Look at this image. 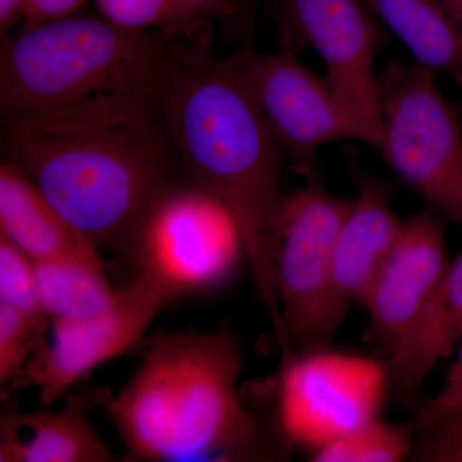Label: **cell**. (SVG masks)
Segmentation results:
<instances>
[{"label": "cell", "instance_id": "cell-15", "mask_svg": "<svg viewBox=\"0 0 462 462\" xmlns=\"http://www.w3.org/2000/svg\"><path fill=\"white\" fill-rule=\"evenodd\" d=\"M120 461L94 430L83 398L58 410H5L0 419V462Z\"/></svg>", "mask_w": 462, "mask_h": 462}, {"label": "cell", "instance_id": "cell-21", "mask_svg": "<svg viewBox=\"0 0 462 462\" xmlns=\"http://www.w3.org/2000/svg\"><path fill=\"white\" fill-rule=\"evenodd\" d=\"M0 303L23 312L45 330L48 316L39 300L33 261L3 234H0Z\"/></svg>", "mask_w": 462, "mask_h": 462}, {"label": "cell", "instance_id": "cell-24", "mask_svg": "<svg viewBox=\"0 0 462 462\" xmlns=\"http://www.w3.org/2000/svg\"><path fill=\"white\" fill-rule=\"evenodd\" d=\"M197 16L230 29L245 30L251 25L252 0H188Z\"/></svg>", "mask_w": 462, "mask_h": 462}, {"label": "cell", "instance_id": "cell-14", "mask_svg": "<svg viewBox=\"0 0 462 462\" xmlns=\"http://www.w3.org/2000/svg\"><path fill=\"white\" fill-rule=\"evenodd\" d=\"M0 234L32 261L103 264L99 249L51 205L20 167L0 166Z\"/></svg>", "mask_w": 462, "mask_h": 462}, {"label": "cell", "instance_id": "cell-27", "mask_svg": "<svg viewBox=\"0 0 462 462\" xmlns=\"http://www.w3.org/2000/svg\"><path fill=\"white\" fill-rule=\"evenodd\" d=\"M27 0H0V27L2 32L14 25L18 17H23Z\"/></svg>", "mask_w": 462, "mask_h": 462}, {"label": "cell", "instance_id": "cell-20", "mask_svg": "<svg viewBox=\"0 0 462 462\" xmlns=\"http://www.w3.org/2000/svg\"><path fill=\"white\" fill-rule=\"evenodd\" d=\"M415 434L409 460L462 462V404L416 403Z\"/></svg>", "mask_w": 462, "mask_h": 462}, {"label": "cell", "instance_id": "cell-10", "mask_svg": "<svg viewBox=\"0 0 462 462\" xmlns=\"http://www.w3.org/2000/svg\"><path fill=\"white\" fill-rule=\"evenodd\" d=\"M176 300L171 289L138 270L106 311L53 319V340L33 352L23 378L39 389L42 404L53 403L98 365L135 345L156 316Z\"/></svg>", "mask_w": 462, "mask_h": 462}, {"label": "cell", "instance_id": "cell-6", "mask_svg": "<svg viewBox=\"0 0 462 462\" xmlns=\"http://www.w3.org/2000/svg\"><path fill=\"white\" fill-rule=\"evenodd\" d=\"M354 199L311 184L288 197L275 257L282 328L296 355L328 348L349 303L334 276V251Z\"/></svg>", "mask_w": 462, "mask_h": 462}, {"label": "cell", "instance_id": "cell-2", "mask_svg": "<svg viewBox=\"0 0 462 462\" xmlns=\"http://www.w3.org/2000/svg\"><path fill=\"white\" fill-rule=\"evenodd\" d=\"M251 45L207 57L170 91L160 112L185 180L217 197L239 227L276 338L287 345L275 282L285 152L247 79Z\"/></svg>", "mask_w": 462, "mask_h": 462}, {"label": "cell", "instance_id": "cell-9", "mask_svg": "<svg viewBox=\"0 0 462 462\" xmlns=\"http://www.w3.org/2000/svg\"><path fill=\"white\" fill-rule=\"evenodd\" d=\"M243 247L239 227L217 197L189 181L167 190L139 230L132 254L179 298L218 284Z\"/></svg>", "mask_w": 462, "mask_h": 462}, {"label": "cell", "instance_id": "cell-16", "mask_svg": "<svg viewBox=\"0 0 462 462\" xmlns=\"http://www.w3.org/2000/svg\"><path fill=\"white\" fill-rule=\"evenodd\" d=\"M402 221L391 207L387 185L365 180L354 199L334 251V276L346 302L364 305L376 273L396 242Z\"/></svg>", "mask_w": 462, "mask_h": 462}, {"label": "cell", "instance_id": "cell-29", "mask_svg": "<svg viewBox=\"0 0 462 462\" xmlns=\"http://www.w3.org/2000/svg\"><path fill=\"white\" fill-rule=\"evenodd\" d=\"M456 83L458 85V89H460L461 96V112H462V74L455 76Z\"/></svg>", "mask_w": 462, "mask_h": 462}, {"label": "cell", "instance_id": "cell-5", "mask_svg": "<svg viewBox=\"0 0 462 462\" xmlns=\"http://www.w3.org/2000/svg\"><path fill=\"white\" fill-rule=\"evenodd\" d=\"M382 156L428 208L462 226V123L436 72L393 60L379 75Z\"/></svg>", "mask_w": 462, "mask_h": 462}, {"label": "cell", "instance_id": "cell-25", "mask_svg": "<svg viewBox=\"0 0 462 462\" xmlns=\"http://www.w3.org/2000/svg\"><path fill=\"white\" fill-rule=\"evenodd\" d=\"M85 0H27L23 27H33L72 16Z\"/></svg>", "mask_w": 462, "mask_h": 462}, {"label": "cell", "instance_id": "cell-11", "mask_svg": "<svg viewBox=\"0 0 462 462\" xmlns=\"http://www.w3.org/2000/svg\"><path fill=\"white\" fill-rule=\"evenodd\" d=\"M247 79L293 171L311 175L322 147L356 139L354 127L327 79L307 69L296 51L285 48L275 53L252 51Z\"/></svg>", "mask_w": 462, "mask_h": 462}, {"label": "cell", "instance_id": "cell-19", "mask_svg": "<svg viewBox=\"0 0 462 462\" xmlns=\"http://www.w3.org/2000/svg\"><path fill=\"white\" fill-rule=\"evenodd\" d=\"M415 428L380 420L367 422L316 449L315 462H397L409 458Z\"/></svg>", "mask_w": 462, "mask_h": 462}, {"label": "cell", "instance_id": "cell-8", "mask_svg": "<svg viewBox=\"0 0 462 462\" xmlns=\"http://www.w3.org/2000/svg\"><path fill=\"white\" fill-rule=\"evenodd\" d=\"M388 363L328 348L282 363L278 428L291 446L316 451L379 418Z\"/></svg>", "mask_w": 462, "mask_h": 462}, {"label": "cell", "instance_id": "cell-23", "mask_svg": "<svg viewBox=\"0 0 462 462\" xmlns=\"http://www.w3.org/2000/svg\"><path fill=\"white\" fill-rule=\"evenodd\" d=\"M97 5L103 17L127 29H158L199 18L188 0H97Z\"/></svg>", "mask_w": 462, "mask_h": 462}, {"label": "cell", "instance_id": "cell-7", "mask_svg": "<svg viewBox=\"0 0 462 462\" xmlns=\"http://www.w3.org/2000/svg\"><path fill=\"white\" fill-rule=\"evenodd\" d=\"M273 14L282 48L318 51L356 139L382 153L378 20L360 0H275Z\"/></svg>", "mask_w": 462, "mask_h": 462}, {"label": "cell", "instance_id": "cell-4", "mask_svg": "<svg viewBox=\"0 0 462 462\" xmlns=\"http://www.w3.org/2000/svg\"><path fill=\"white\" fill-rule=\"evenodd\" d=\"M138 372L107 403L135 460H272L239 396L242 349L225 324L212 331H160L145 340Z\"/></svg>", "mask_w": 462, "mask_h": 462}, {"label": "cell", "instance_id": "cell-26", "mask_svg": "<svg viewBox=\"0 0 462 462\" xmlns=\"http://www.w3.org/2000/svg\"><path fill=\"white\" fill-rule=\"evenodd\" d=\"M456 349H457V356L447 373L445 384L436 397L428 398L437 406H461L462 404V339Z\"/></svg>", "mask_w": 462, "mask_h": 462}, {"label": "cell", "instance_id": "cell-22", "mask_svg": "<svg viewBox=\"0 0 462 462\" xmlns=\"http://www.w3.org/2000/svg\"><path fill=\"white\" fill-rule=\"evenodd\" d=\"M44 331L32 318L0 303V383L23 376L27 356L45 346Z\"/></svg>", "mask_w": 462, "mask_h": 462}, {"label": "cell", "instance_id": "cell-18", "mask_svg": "<svg viewBox=\"0 0 462 462\" xmlns=\"http://www.w3.org/2000/svg\"><path fill=\"white\" fill-rule=\"evenodd\" d=\"M42 311L51 319H80L106 311L120 291L112 289L103 264L75 260L33 261Z\"/></svg>", "mask_w": 462, "mask_h": 462}, {"label": "cell", "instance_id": "cell-12", "mask_svg": "<svg viewBox=\"0 0 462 462\" xmlns=\"http://www.w3.org/2000/svg\"><path fill=\"white\" fill-rule=\"evenodd\" d=\"M448 221L427 208L402 221L396 242L370 285L364 306L389 352L420 314L447 264Z\"/></svg>", "mask_w": 462, "mask_h": 462}, {"label": "cell", "instance_id": "cell-13", "mask_svg": "<svg viewBox=\"0 0 462 462\" xmlns=\"http://www.w3.org/2000/svg\"><path fill=\"white\" fill-rule=\"evenodd\" d=\"M462 339V252L447 264L420 314L389 352V392L416 403L422 383Z\"/></svg>", "mask_w": 462, "mask_h": 462}, {"label": "cell", "instance_id": "cell-3", "mask_svg": "<svg viewBox=\"0 0 462 462\" xmlns=\"http://www.w3.org/2000/svg\"><path fill=\"white\" fill-rule=\"evenodd\" d=\"M2 147L98 249L132 254L157 200L187 181L160 111L16 118Z\"/></svg>", "mask_w": 462, "mask_h": 462}, {"label": "cell", "instance_id": "cell-17", "mask_svg": "<svg viewBox=\"0 0 462 462\" xmlns=\"http://www.w3.org/2000/svg\"><path fill=\"white\" fill-rule=\"evenodd\" d=\"M392 30L416 62L434 72L462 74V32L439 0H360Z\"/></svg>", "mask_w": 462, "mask_h": 462}, {"label": "cell", "instance_id": "cell-1", "mask_svg": "<svg viewBox=\"0 0 462 462\" xmlns=\"http://www.w3.org/2000/svg\"><path fill=\"white\" fill-rule=\"evenodd\" d=\"M203 18L151 30L72 16L21 27L0 51L2 120L160 111L170 91L212 56Z\"/></svg>", "mask_w": 462, "mask_h": 462}, {"label": "cell", "instance_id": "cell-28", "mask_svg": "<svg viewBox=\"0 0 462 462\" xmlns=\"http://www.w3.org/2000/svg\"><path fill=\"white\" fill-rule=\"evenodd\" d=\"M462 32V0H439Z\"/></svg>", "mask_w": 462, "mask_h": 462}]
</instances>
